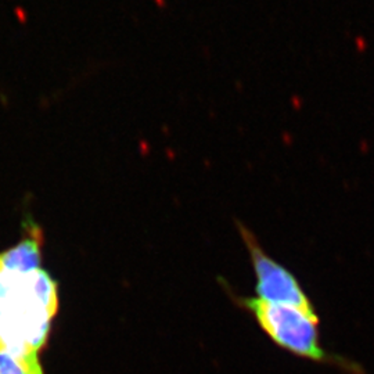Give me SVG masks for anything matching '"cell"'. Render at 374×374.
<instances>
[{
    "label": "cell",
    "mask_w": 374,
    "mask_h": 374,
    "mask_svg": "<svg viewBox=\"0 0 374 374\" xmlns=\"http://www.w3.org/2000/svg\"><path fill=\"white\" fill-rule=\"evenodd\" d=\"M244 305L254 313L262 330L282 348L301 357L329 362L330 357L319 344L316 313L298 308L270 304L259 298H247Z\"/></svg>",
    "instance_id": "cell-1"
},
{
    "label": "cell",
    "mask_w": 374,
    "mask_h": 374,
    "mask_svg": "<svg viewBox=\"0 0 374 374\" xmlns=\"http://www.w3.org/2000/svg\"><path fill=\"white\" fill-rule=\"evenodd\" d=\"M240 230L255 267L258 298L270 304L298 308L307 313H315L310 301L297 279L284 266L269 257L245 227L241 226Z\"/></svg>",
    "instance_id": "cell-2"
},
{
    "label": "cell",
    "mask_w": 374,
    "mask_h": 374,
    "mask_svg": "<svg viewBox=\"0 0 374 374\" xmlns=\"http://www.w3.org/2000/svg\"><path fill=\"white\" fill-rule=\"evenodd\" d=\"M41 232L32 224L24 240L0 254V269L20 274L32 273L41 269Z\"/></svg>",
    "instance_id": "cell-3"
},
{
    "label": "cell",
    "mask_w": 374,
    "mask_h": 374,
    "mask_svg": "<svg viewBox=\"0 0 374 374\" xmlns=\"http://www.w3.org/2000/svg\"><path fill=\"white\" fill-rule=\"evenodd\" d=\"M0 374H43V372L39 362H25L0 348Z\"/></svg>",
    "instance_id": "cell-4"
}]
</instances>
